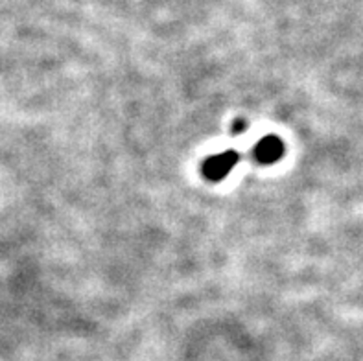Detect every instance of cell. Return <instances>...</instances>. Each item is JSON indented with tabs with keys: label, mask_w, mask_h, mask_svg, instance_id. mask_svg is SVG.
Returning <instances> with one entry per match:
<instances>
[{
	"label": "cell",
	"mask_w": 363,
	"mask_h": 361,
	"mask_svg": "<svg viewBox=\"0 0 363 361\" xmlns=\"http://www.w3.org/2000/svg\"><path fill=\"white\" fill-rule=\"evenodd\" d=\"M277 151H279V144L275 140H266L260 148V157L262 159H272V157H277Z\"/></svg>",
	"instance_id": "obj_1"
}]
</instances>
